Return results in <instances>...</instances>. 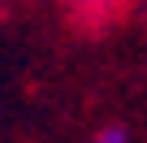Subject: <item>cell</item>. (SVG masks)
I'll return each mask as SVG.
<instances>
[{"label": "cell", "instance_id": "1", "mask_svg": "<svg viewBox=\"0 0 147 143\" xmlns=\"http://www.w3.org/2000/svg\"><path fill=\"white\" fill-rule=\"evenodd\" d=\"M69 5L78 9L82 18H95V22H100V18H113V13L125 5V0H69Z\"/></svg>", "mask_w": 147, "mask_h": 143}, {"label": "cell", "instance_id": "2", "mask_svg": "<svg viewBox=\"0 0 147 143\" xmlns=\"http://www.w3.org/2000/svg\"><path fill=\"white\" fill-rule=\"evenodd\" d=\"M91 143H130V134H125V126H104Z\"/></svg>", "mask_w": 147, "mask_h": 143}, {"label": "cell", "instance_id": "3", "mask_svg": "<svg viewBox=\"0 0 147 143\" xmlns=\"http://www.w3.org/2000/svg\"><path fill=\"white\" fill-rule=\"evenodd\" d=\"M143 18H147V0H143Z\"/></svg>", "mask_w": 147, "mask_h": 143}]
</instances>
